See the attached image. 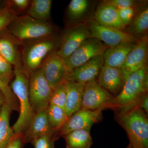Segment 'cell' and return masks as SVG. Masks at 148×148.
Masks as SVG:
<instances>
[{"mask_svg":"<svg viewBox=\"0 0 148 148\" xmlns=\"http://www.w3.org/2000/svg\"><path fill=\"white\" fill-rule=\"evenodd\" d=\"M148 88V68L147 65L130 75L119 94L113 97L106 109L113 108L116 113H122L139 106L140 100Z\"/></svg>","mask_w":148,"mask_h":148,"instance_id":"obj_1","label":"cell"},{"mask_svg":"<svg viewBox=\"0 0 148 148\" xmlns=\"http://www.w3.org/2000/svg\"><path fill=\"white\" fill-rule=\"evenodd\" d=\"M61 35L56 33L22 42V64L29 75L39 69L43 61L49 54L57 51L60 45Z\"/></svg>","mask_w":148,"mask_h":148,"instance_id":"obj_2","label":"cell"},{"mask_svg":"<svg viewBox=\"0 0 148 148\" xmlns=\"http://www.w3.org/2000/svg\"><path fill=\"white\" fill-rule=\"evenodd\" d=\"M29 75L24 69L14 68L13 79L9 86L19 104V115L12 126L16 135L23 134L35 115L29 99Z\"/></svg>","mask_w":148,"mask_h":148,"instance_id":"obj_3","label":"cell"},{"mask_svg":"<svg viewBox=\"0 0 148 148\" xmlns=\"http://www.w3.org/2000/svg\"><path fill=\"white\" fill-rule=\"evenodd\" d=\"M147 115L138 106L116 114V121L125 130L132 146L148 148Z\"/></svg>","mask_w":148,"mask_h":148,"instance_id":"obj_4","label":"cell"},{"mask_svg":"<svg viewBox=\"0 0 148 148\" xmlns=\"http://www.w3.org/2000/svg\"><path fill=\"white\" fill-rule=\"evenodd\" d=\"M6 29L22 42L57 33V28L49 21L38 20L27 14L17 16Z\"/></svg>","mask_w":148,"mask_h":148,"instance_id":"obj_5","label":"cell"},{"mask_svg":"<svg viewBox=\"0 0 148 148\" xmlns=\"http://www.w3.org/2000/svg\"><path fill=\"white\" fill-rule=\"evenodd\" d=\"M53 91L40 68L30 74L29 97L35 114L47 108Z\"/></svg>","mask_w":148,"mask_h":148,"instance_id":"obj_6","label":"cell"},{"mask_svg":"<svg viewBox=\"0 0 148 148\" xmlns=\"http://www.w3.org/2000/svg\"><path fill=\"white\" fill-rule=\"evenodd\" d=\"M91 37V33L85 22L68 23L61 35L60 45L56 53L65 59L70 56L85 40Z\"/></svg>","mask_w":148,"mask_h":148,"instance_id":"obj_7","label":"cell"},{"mask_svg":"<svg viewBox=\"0 0 148 148\" xmlns=\"http://www.w3.org/2000/svg\"><path fill=\"white\" fill-rule=\"evenodd\" d=\"M107 48L102 42L93 37L85 40L70 56L64 59L69 73L95 56L103 54Z\"/></svg>","mask_w":148,"mask_h":148,"instance_id":"obj_8","label":"cell"},{"mask_svg":"<svg viewBox=\"0 0 148 148\" xmlns=\"http://www.w3.org/2000/svg\"><path fill=\"white\" fill-rule=\"evenodd\" d=\"M86 24L90 30L91 37L101 41L108 47L125 42H135L138 39L122 30L101 26L94 19H89Z\"/></svg>","mask_w":148,"mask_h":148,"instance_id":"obj_9","label":"cell"},{"mask_svg":"<svg viewBox=\"0 0 148 148\" xmlns=\"http://www.w3.org/2000/svg\"><path fill=\"white\" fill-rule=\"evenodd\" d=\"M104 110L81 109L68 118L58 131V136L63 137L69 132L77 130L91 129L92 125L98 123L103 119L102 111Z\"/></svg>","mask_w":148,"mask_h":148,"instance_id":"obj_10","label":"cell"},{"mask_svg":"<svg viewBox=\"0 0 148 148\" xmlns=\"http://www.w3.org/2000/svg\"><path fill=\"white\" fill-rule=\"evenodd\" d=\"M40 69L53 90L67 81L69 73L64 59L56 51L51 53L44 60Z\"/></svg>","mask_w":148,"mask_h":148,"instance_id":"obj_11","label":"cell"},{"mask_svg":"<svg viewBox=\"0 0 148 148\" xmlns=\"http://www.w3.org/2000/svg\"><path fill=\"white\" fill-rule=\"evenodd\" d=\"M148 49L147 36L138 39L121 68L125 81L131 74L147 65Z\"/></svg>","mask_w":148,"mask_h":148,"instance_id":"obj_12","label":"cell"},{"mask_svg":"<svg viewBox=\"0 0 148 148\" xmlns=\"http://www.w3.org/2000/svg\"><path fill=\"white\" fill-rule=\"evenodd\" d=\"M113 98L111 93L101 87L96 79L84 86L82 109L94 110L103 108Z\"/></svg>","mask_w":148,"mask_h":148,"instance_id":"obj_13","label":"cell"},{"mask_svg":"<svg viewBox=\"0 0 148 148\" xmlns=\"http://www.w3.org/2000/svg\"><path fill=\"white\" fill-rule=\"evenodd\" d=\"M22 44L6 29L0 32V55L13 68L24 69L21 57Z\"/></svg>","mask_w":148,"mask_h":148,"instance_id":"obj_14","label":"cell"},{"mask_svg":"<svg viewBox=\"0 0 148 148\" xmlns=\"http://www.w3.org/2000/svg\"><path fill=\"white\" fill-rule=\"evenodd\" d=\"M104 65L103 54L97 56L69 73L67 80L85 84L95 79Z\"/></svg>","mask_w":148,"mask_h":148,"instance_id":"obj_15","label":"cell"},{"mask_svg":"<svg viewBox=\"0 0 148 148\" xmlns=\"http://www.w3.org/2000/svg\"><path fill=\"white\" fill-rule=\"evenodd\" d=\"M55 135H58V133L54 132L51 126L46 109L35 115L21 135L24 143L26 144L31 143L32 140L39 137Z\"/></svg>","mask_w":148,"mask_h":148,"instance_id":"obj_16","label":"cell"},{"mask_svg":"<svg viewBox=\"0 0 148 148\" xmlns=\"http://www.w3.org/2000/svg\"><path fill=\"white\" fill-rule=\"evenodd\" d=\"M98 82L110 93L119 94L125 80L121 69L104 65L99 74Z\"/></svg>","mask_w":148,"mask_h":148,"instance_id":"obj_17","label":"cell"},{"mask_svg":"<svg viewBox=\"0 0 148 148\" xmlns=\"http://www.w3.org/2000/svg\"><path fill=\"white\" fill-rule=\"evenodd\" d=\"M64 84L66 92L65 111L69 117L82 108L85 84L69 80Z\"/></svg>","mask_w":148,"mask_h":148,"instance_id":"obj_18","label":"cell"},{"mask_svg":"<svg viewBox=\"0 0 148 148\" xmlns=\"http://www.w3.org/2000/svg\"><path fill=\"white\" fill-rule=\"evenodd\" d=\"M94 20L104 27L122 31L125 28L121 21L118 10L104 1L96 10Z\"/></svg>","mask_w":148,"mask_h":148,"instance_id":"obj_19","label":"cell"},{"mask_svg":"<svg viewBox=\"0 0 148 148\" xmlns=\"http://www.w3.org/2000/svg\"><path fill=\"white\" fill-rule=\"evenodd\" d=\"M136 42H125L107 48L103 53L104 65L121 69Z\"/></svg>","mask_w":148,"mask_h":148,"instance_id":"obj_20","label":"cell"},{"mask_svg":"<svg viewBox=\"0 0 148 148\" xmlns=\"http://www.w3.org/2000/svg\"><path fill=\"white\" fill-rule=\"evenodd\" d=\"M12 111L5 103L0 114V148H7L16 135L10 123Z\"/></svg>","mask_w":148,"mask_h":148,"instance_id":"obj_21","label":"cell"},{"mask_svg":"<svg viewBox=\"0 0 148 148\" xmlns=\"http://www.w3.org/2000/svg\"><path fill=\"white\" fill-rule=\"evenodd\" d=\"M127 27L128 32L126 33L137 38L147 36L148 29V8L147 5L142 6L137 12L136 10L132 22Z\"/></svg>","mask_w":148,"mask_h":148,"instance_id":"obj_22","label":"cell"},{"mask_svg":"<svg viewBox=\"0 0 148 148\" xmlns=\"http://www.w3.org/2000/svg\"><path fill=\"white\" fill-rule=\"evenodd\" d=\"M90 129L77 130L69 132L63 138L66 148H90L92 145Z\"/></svg>","mask_w":148,"mask_h":148,"instance_id":"obj_23","label":"cell"},{"mask_svg":"<svg viewBox=\"0 0 148 148\" xmlns=\"http://www.w3.org/2000/svg\"><path fill=\"white\" fill-rule=\"evenodd\" d=\"M52 3L51 0H32L26 14L38 20L49 21Z\"/></svg>","mask_w":148,"mask_h":148,"instance_id":"obj_24","label":"cell"},{"mask_svg":"<svg viewBox=\"0 0 148 148\" xmlns=\"http://www.w3.org/2000/svg\"><path fill=\"white\" fill-rule=\"evenodd\" d=\"M89 2L87 0H72L67 7L66 16L68 23L79 22L87 13Z\"/></svg>","mask_w":148,"mask_h":148,"instance_id":"obj_25","label":"cell"},{"mask_svg":"<svg viewBox=\"0 0 148 148\" xmlns=\"http://www.w3.org/2000/svg\"><path fill=\"white\" fill-rule=\"evenodd\" d=\"M46 111L51 126L54 132L58 133L69 118L65 110L58 106L49 104Z\"/></svg>","mask_w":148,"mask_h":148,"instance_id":"obj_26","label":"cell"},{"mask_svg":"<svg viewBox=\"0 0 148 148\" xmlns=\"http://www.w3.org/2000/svg\"><path fill=\"white\" fill-rule=\"evenodd\" d=\"M6 59L0 55V80L9 86L14 77V68Z\"/></svg>","mask_w":148,"mask_h":148,"instance_id":"obj_27","label":"cell"},{"mask_svg":"<svg viewBox=\"0 0 148 148\" xmlns=\"http://www.w3.org/2000/svg\"><path fill=\"white\" fill-rule=\"evenodd\" d=\"M64 83L58 86L53 90L49 104L58 106L65 110L66 92Z\"/></svg>","mask_w":148,"mask_h":148,"instance_id":"obj_28","label":"cell"},{"mask_svg":"<svg viewBox=\"0 0 148 148\" xmlns=\"http://www.w3.org/2000/svg\"><path fill=\"white\" fill-rule=\"evenodd\" d=\"M18 15L7 4L0 8V32L6 29Z\"/></svg>","mask_w":148,"mask_h":148,"instance_id":"obj_29","label":"cell"},{"mask_svg":"<svg viewBox=\"0 0 148 148\" xmlns=\"http://www.w3.org/2000/svg\"><path fill=\"white\" fill-rule=\"evenodd\" d=\"M0 90L5 98L6 102L11 110L19 111L18 100L12 91L9 86L7 85L0 80Z\"/></svg>","mask_w":148,"mask_h":148,"instance_id":"obj_30","label":"cell"},{"mask_svg":"<svg viewBox=\"0 0 148 148\" xmlns=\"http://www.w3.org/2000/svg\"><path fill=\"white\" fill-rule=\"evenodd\" d=\"M58 137V135L42 136L34 139L31 143L34 148H54V143Z\"/></svg>","mask_w":148,"mask_h":148,"instance_id":"obj_31","label":"cell"},{"mask_svg":"<svg viewBox=\"0 0 148 148\" xmlns=\"http://www.w3.org/2000/svg\"><path fill=\"white\" fill-rule=\"evenodd\" d=\"M30 3V0H11L8 1L6 4L18 15V12L27 14Z\"/></svg>","mask_w":148,"mask_h":148,"instance_id":"obj_32","label":"cell"},{"mask_svg":"<svg viewBox=\"0 0 148 148\" xmlns=\"http://www.w3.org/2000/svg\"><path fill=\"white\" fill-rule=\"evenodd\" d=\"M117 10L121 21L126 28L132 22L136 10L135 7H131Z\"/></svg>","mask_w":148,"mask_h":148,"instance_id":"obj_33","label":"cell"},{"mask_svg":"<svg viewBox=\"0 0 148 148\" xmlns=\"http://www.w3.org/2000/svg\"><path fill=\"white\" fill-rule=\"evenodd\" d=\"M117 10L135 7L136 1L133 0H107L103 1Z\"/></svg>","mask_w":148,"mask_h":148,"instance_id":"obj_34","label":"cell"},{"mask_svg":"<svg viewBox=\"0 0 148 148\" xmlns=\"http://www.w3.org/2000/svg\"><path fill=\"white\" fill-rule=\"evenodd\" d=\"M24 144L22 135H16L7 148H23Z\"/></svg>","mask_w":148,"mask_h":148,"instance_id":"obj_35","label":"cell"},{"mask_svg":"<svg viewBox=\"0 0 148 148\" xmlns=\"http://www.w3.org/2000/svg\"><path fill=\"white\" fill-rule=\"evenodd\" d=\"M148 93H146L141 98L138 107L145 112L146 114H148Z\"/></svg>","mask_w":148,"mask_h":148,"instance_id":"obj_36","label":"cell"},{"mask_svg":"<svg viewBox=\"0 0 148 148\" xmlns=\"http://www.w3.org/2000/svg\"><path fill=\"white\" fill-rule=\"evenodd\" d=\"M6 103L5 98L3 95L2 92L0 90V114L1 112L2 109L4 104Z\"/></svg>","mask_w":148,"mask_h":148,"instance_id":"obj_37","label":"cell"},{"mask_svg":"<svg viewBox=\"0 0 148 148\" xmlns=\"http://www.w3.org/2000/svg\"><path fill=\"white\" fill-rule=\"evenodd\" d=\"M126 148H133V147H132V145H131V144H130V143L129 145L127 146V147H126Z\"/></svg>","mask_w":148,"mask_h":148,"instance_id":"obj_38","label":"cell"},{"mask_svg":"<svg viewBox=\"0 0 148 148\" xmlns=\"http://www.w3.org/2000/svg\"><path fill=\"white\" fill-rule=\"evenodd\" d=\"M133 148H142L141 147H139V146H132Z\"/></svg>","mask_w":148,"mask_h":148,"instance_id":"obj_39","label":"cell"}]
</instances>
